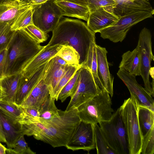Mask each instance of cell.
<instances>
[{
  "instance_id": "484cf974",
  "label": "cell",
  "mask_w": 154,
  "mask_h": 154,
  "mask_svg": "<svg viewBox=\"0 0 154 154\" xmlns=\"http://www.w3.org/2000/svg\"><path fill=\"white\" fill-rule=\"evenodd\" d=\"M138 118L143 137L154 125V112L147 108L138 106Z\"/></svg>"
},
{
  "instance_id": "7c38bea8",
  "label": "cell",
  "mask_w": 154,
  "mask_h": 154,
  "mask_svg": "<svg viewBox=\"0 0 154 154\" xmlns=\"http://www.w3.org/2000/svg\"><path fill=\"white\" fill-rule=\"evenodd\" d=\"M118 76L128 88L138 106L147 108L154 112V100L151 94L137 82L136 76L124 70L119 69Z\"/></svg>"
},
{
  "instance_id": "9a60e30c",
  "label": "cell",
  "mask_w": 154,
  "mask_h": 154,
  "mask_svg": "<svg viewBox=\"0 0 154 154\" xmlns=\"http://www.w3.org/2000/svg\"><path fill=\"white\" fill-rule=\"evenodd\" d=\"M96 51L97 64V74L103 89L105 90L111 97L113 94L114 78L110 72L106 55L108 52L105 48L96 44Z\"/></svg>"
},
{
  "instance_id": "7a4b0ae2",
  "label": "cell",
  "mask_w": 154,
  "mask_h": 154,
  "mask_svg": "<svg viewBox=\"0 0 154 154\" xmlns=\"http://www.w3.org/2000/svg\"><path fill=\"white\" fill-rule=\"evenodd\" d=\"M80 120L76 108L59 109V115L46 124L31 123L29 129L34 137L54 148L65 146Z\"/></svg>"
},
{
  "instance_id": "836d02e7",
  "label": "cell",
  "mask_w": 154,
  "mask_h": 154,
  "mask_svg": "<svg viewBox=\"0 0 154 154\" xmlns=\"http://www.w3.org/2000/svg\"><path fill=\"white\" fill-rule=\"evenodd\" d=\"M15 31L11 29L9 24L0 23V52L7 48Z\"/></svg>"
},
{
  "instance_id": "f1b7e54d",
  "label": "cell",
  "mask_w": 154,
  "mask_h": 154,
  "mask_svg": "<svg viewBox=\"0 0 154 154\" xmlns=\"http://www.w3.org/2000/svg\"><path fill=\"white\" fill-rule=\"evenodd\" d=\"M93 125L95 148L97 154H116L105 138L98 124Z\"/></svg>"
},
{
  "instance_id": "277c9868",
  "label": "cell",
  "mask_w": 154,
  "mask_h": 154,
  "mask_svg": "<svg viewBox=\"0 0 154 154\" xmlns=\"http://www.w3.org/2000/svg\"><path fill=\"white\" fill-rule=\"evenodd\" d=\"M110 96L105 89L83 103L77 109L80 121L94 125L109 120L114 110Z\"/></svg>"
},
{
  "instance_id": "4dcf8cb0",
  "label": "cell",
  "mask_w": 154,
  "mask_h": 154,
  "mask_svg": "<svg viewBox=\"0 0 154 154\" xmlns=\"http://www.w3.org/2000/svg\"><path fill=\"white\" fill-rule=\"evenodd\" d=\"M81 66H80L70 65L51 94L50 97L57 101L58 95L61 90L73 77L77 71Z\"/></svg>"
},
{
  "instance_id": "4316f807",
  "label": "cell",
  "mask_w": 154,
  "mask_h": 154,
  "mask_svg": "<svg viewBox=\"0 0 154 154\" xmlns=\"http://www.w3.org/2000/svg\"><path fill=\"white\" fill-rule=\"evenodd\" d=\"M0 111L15 124L18 123L23 116L22 108L15 103L0 100Z\"/></svg>"
},
{
  "instance_id": "ac0fdd59",
  "label": "cell",
  "mask_w": 154,
  "mask_h": 154,
  "mask_svg": "<svg viewBox=\"0 0 154 154\" xmlns=\"http://www.w3.org/2000/svg\"><path fill=\"white\" fill-rule=\"evenodd\" d=\"M30 6L21 4L16 0L0 5V23H6L11 26L19 16Z\"/></svg>"
},
{
  "instance_id": "bcb514c9",
  "label": "cell",
  "mask_w": 154,
  "mask_h": 154,
  "mask_svg": "<svg viewBox=\"0 0 154 154\" xmlns=\"http://www.w3.org/2000/svg\"><path fill=\"white\" fill-rule=\"evenodd\" d=\"M11 0H0V5L8 3Z\"/></svg>"
},
{
  "instance_id": "3957f363",
  "label": "cell",
  "mask_w": 154,
  "mask_h": 154,
  "mask_svg": "<svg viewBox=\"0 0 154 154\" xmlns=\"http://www.w3.org/2000/svg\"><path fill=\"white\" fill-rule=\"evenodd\" d=\"M45 47L23 29L15 31L7 48L5 76L20 72Z\"/></svg>"
},
{
  "instance_id": "5b68a950",
  "label": "cell",
  "mask_w": 154,
  "mask_h": 154,
  "mask_svg": "<svg viewBox=\"0 0 154 154\" xmlns=\"http://www.w3.org/2000/svg\"><path fill=\"white\" fill-rule=\"evenodd\" d=\"M138 105L132 97L124 100L119 108L127 134L129 154H140L143 136L138 118Z\"/></svg>"
},
{
  "instance_id": "60d3db41",
  "label": "cell",
  "mask_w": 154,
  "mask_h": 154,
  "mask_svg": "<svg viewBox=\"0 0 154 154\" xmlns=\"http://www.w3.org/2000/svg\"><path fill=\"white\" fill-rule=\"evenodd\" d=\"M21 4L27 6L39 5L48 0H16Z\"/></svg>"
},
{
  "instance_id": "e0dca14e",
  "label": "cell",
  "mask_w": 154,
  "mask_h": 154,
  "mask_svg": "<svg viewBox=\"0 0 154 154\" xmlns=\"http://www.w3.org/2000/svg\"><path fill=\"white\" fill-rule=\"evenodd\" d=\"M43 78L20 106L22 108H32L38 109L44 102L50 97L49 88L45 83Z\"/></svg>"
},
{
  "instance_id": "ba28073f",
  "label": "cell",
  "mask_w": 154,
  "mask_h": 154,
  "mask_svg": "<svg viewBox=\"0 0 154 154\" xmlns=\"http://www.w3.org/2000/svg\"><path fill=\"white\" fill-rule=\"evenodd\" d=\"M55 0H48L41 4L32 6L33 24L46 33L52 32L63 17L62 11Z\"/></svg>"
},
{
  "instance_id": "30bf717a",
  "label": "cell",
  "mask_w": 154,
  "mask_h": 154,
  "mask_svg": "<svg viewBox=\"0 0 154 154\" xmlns=\"http://www.w3.org/2000/svg\"><path fill=\"white\" fill-rule=\"evenodd\" d=\"M152 35L150 31L146 27L141 31L139 36L138 44L136 48L141 56V74L145 88L154 97L149 79L151 62L154 57L152 50Z\"/></svg>"
},
{
  "instance_id": "1f68e13d",
  "label": "cell",
  "mask_w": 154,
  "mask_h": 154,
  "mask_svg": "<svg viewBox=\"0 0 154 154\" xmlns=\"http://www.w3.org/2000/svg\"><path fill=\"white\" fill-rule=\"evenodd\" d=\"M32 6H31L22 13L11 26L12 30L23 29L28 26L33 24Z\"/></svg>"
},
{
  "instance_id": "f6af8a7d",
  "label": "cell",
  "mask_w": 154,
  "mask_h": 154,
  "mask_svg": "<svg viewBox=\"0 0 154 154\" xmlns=\"http://www.w3.org/2000/svg\"><path fill=\"white\" fill-rule=\"evenodd\" d=\"M7 148L0 143V154H6Z\"/></svg>"
},
{
  "instance_id": "d6986e66",
  "label": "cell",
  "mask_w": 154,
  "mask_h": 154,
  "mask_svg": "<svg viewBox=\"0 0 154 154\" xmlns=\"http://www.w3.org/2000/svg\"><path fill=\"white\" fill-rule=\"evenodd\" d=\"M114 13L122 16L132 12L142 11H154L149 0H134L127 1H116Z\"/></svg>"
},
{
  "instance_id": "c3c4849f",
  "label": "cell",
  "mask_w": 154,
  "mask_h": 154,
  "mask_svg": "<svg viewBox=\"0 0 154 154\" xmlns=\"http://www.w3.org/2000/svg\"></svg>"
},
{
  "instance_id": "9c48e42d",
  "label": "cell",
  "mask_w": 154,
  "mask_h": 154,
  "mask_svg": "<svg viewBox=\"0 0 154 154\" xmlns=\"http://www.w3.org/2000/svg\"><path fill=\"white\" fill-rule=\"evenodd\" d=\"M101 90L96 84L89 69L85 66H81L77 87L75 93L70 97L66 110L76 108L98 94Z\"/></svg>"
},
{
  "instance_id": "d590c367",
  "label": "cell",
  "mask_w": 154,
  "mask_h": 154,
  "mask_svg": "<svg viewBox=\"0 0 154 154\" xmlns=\"http://www.w3.org/2000/svg\"><path fill=\"white\" fill-rule=\"evenodd\" d=\"M154 153V125L143 137L141 154Z\"/></svg>"
},
{
  "instance_id": "ab89813d",
  "label": "cell",
  "mask_w": 154,
  "mask_h": 154,
  "mask_svg": "<svg viewBox=\"0 0 154 154\" xmlns=\"http://www.w3.org/2000/svg\"><path fill=\"white\" fill-rule=\"evenodd\" d=\"M7 49L0 52V79H2L5 76L8 58Z\"/></svg>"
},
{
  "instance_id": "83f0119b",
  "label": "cell",
  "mask_w": 154,
  "mask_h": 154,
  "mask_svg": "<svg viewBox=\"0 0 154 154\" xmlns=\"http://www.w3.org/2000/svg\"><path fill=\"white\" fill-rule=\"evenodd\" d=\"M96 41L92 42L88 53L87 61L83 66L87 67L90 71L96 85L101 89H103L97 74V64L96 51Z\"/></svg>"
},
{
  "instance_id": "6da1fadb",
  "label": "cell",
  "mask_w": 154,
  "mask_h": 154,
  "mask_svg": "<svg viewBox=\"0 0 154 154\" xmlns=\"http://www.w3.org/2000/svg\"><path fill=\"white\" fill-rule=\"evenodd\" d=\"M95 33L82 21L63 17L55 29L48 46L57 45L72 47L79 56V65L86 63L91 43L95 41Z\"/></svg>"
},
{
  "instance_id": "ffe728a7",
  "label": "cell",
  "mask_w": 154,
  "mask_h": 154,
  "mask_svg": "<svg viewBox=\"0 0 154 154\" xmlns=\"http://www.w3.org/2000/svg\"><path fill=\"white\" fill-rule=\"evenodd\" d=\"M70 65L63 66L58 64L54 57L50 60L49 66L43 78L45 83L49 88L50 95Z\"/></svg>"
},
{
  "instance_id": "e575fe53",
  "label": "cell",
  "mask_w": 154,
  "mask_h": 154,
  "mask_svg": "<svg viewBox=\"0 0 154 154\" xmlns=\"http://www.w3.org/2000/svg\"><path fill=\"white\" fill-rule=\"evenodd\" d=\"M24 135H21L14 143L12 149H7L6 152L8 154H35L28 146Z\"/></svg>"
},
{
  "instance_id": "cb8c5ba5",
  "label": "cell",
  "mask_w": 154,
  "mask_h": 154,
  "mask_svg": "<svg viewBox=\"0 0 154 154\" xmlns=\"http://www.w3.org/2000/svg\"><path fill=\"white\" fill-rule=\"evenodd\" d=\"M23 77L20 72L5 76L2 79V85L5 93L4 98L2 100L15 103L17 89Z\"/></svg>"
},
{
  "instance_id": "f546056e",
  "label": "cell",
  "mask_w": 154,
  "mask_h": 154,
  "mask_svg": "<svg viewBox=\"0 0 154 154\" xmlns=\"http://www.w3.org/2000/svg\"><path fill=\"white\" fill-rule=\"evenodd\" d=\"M80 67L61 90L58 95L57 100H59L63 102L67 97H71L73 94L78 84Z\"/></svg>"
},
{
  "instance_id": "8992f818",
  "label": "cell",
  "mask_w": 154,
  "mask_h": 154,
  "mask_svg": "<svg viewBox=\"0 0 154 154\" xmlns=\"http://www.w3.org/2000/svg\"><path fill=\"white\" fill-rule=\"evenodd\" d=\"M99 124L107 142L116 154H129L127 135L119 108L109 120Z\"/></svg>"
},
{
  "instance_id": "5bb4252c",
  "label": "cell",
  "mask_w": 154,
  "mask_h": 154,
  "mask_svg": "<svg viewBox=\"0 0 154 154\" xmlns=\"http://www.w3.org/2000/svg\"><path fill=\"white\" fill-rule=\"evenodd\" d=\"M50 60L40 66L28 79L23 77L16 93V104L21 105L34 87L44 78L49 66Z\"/></svg>"
},
{
  "instance_id": "52a82bcc",
  "label": "cell",
  "mask_w": 154,
  "mask_h": 154,
  "mask_svg": "<svg viewBox=\"0 0 154 154\" xmlns=\"http://www.w3.org/2000/svg\"><path fill=\"white\" fill-rule=\"evenodd\" d=\"M154 13V11H142L118 16L119 20L114 25L98 32L104 39H108L114 43L121 42L133 26L146 19L152 17Z\"/></svg>"
},
{
  "instance_id": "7dc6e473",
  "label": "cell",
  "mask_w": 154,
  "mask_h": 154,
  "mask_svg": "<svg viewBox=\"0 0 154 154\" xmlns=\"http://www.w3.org/2000/svg\"><path fill=\"white\" fill-rule=\"evenodd\" d=\"M116 1H119V2H123V1H133L134 0H114Z\"/></svg>"
},
{
  "instance_id": "ee69618b",
  "label": "cell",
  "mask_w": 154,
  "mask_h": 154,
  "mask_svg": "<svg viewBox=\"0 0 154 154\" xmlns=\"http://www.w3.org/2000/svg\"><path fill=\"white\" fill-rule=\"evenodd\" d=\"M4 90L2 84V79H0V100H2L5 96Z\"/></svg>"
},
{
  "instance_id": "b9f144b4",
  "label": "cell",
  "mask_w": 154,
  "mask_h": 154,
  "mask_svg": "<svg viewBox=\"0 0 154 154\" xmlns=\"http://www.w3.org/2000/svg\"><path fill=\"white\" fill-rule=\"evenodd\" d=\"M54 58L57 62L61 65L66 66L69 65L66 61L58 56L56 55L54 57Z\"/></svg>"
},
{
  "instance_id": "f35d334b",
  "label": "cell",
  "mask_w": 154,
  "mask_h": 154,
  "mask_svg": "<svg viewBox=\"0 0 154 154\" xmlns=\"http://www.w3.org/2000/svg\"><path fill=\"white\" fill-rule=\"evenodd\" d=\"M89 13L102 7L112 5L115 6L116 3L114 0H85Z\"/></svg>"
},
{
  "instance_id": "7bdbcfd3",
  "label": "cell",
  "mask_w": 154,
  "mask_h": 154,
  "mask_svg": "<svg viewBox=\"0 0 154 154\" xmlns=\"http://www.w3.org/2000/svg\"><path fill=\"white\" fill-rule=\"evenodd\" d=\"M0 141L3 143H6V140L5 137L1 123L0 120Z\"/></svg>"
},
{
  "instance_id": "2e32d148",
  "label": "cell",
  "mask_w": 154,
  "mask_h": 154,
  "mask_svg": "<svg viewBox=\"0 0 154 154\" xmlns=\"http://www.w3.org/2000/svg\"><path fill=\"white\" fill-rule=\"evenodd\" d=\"M63 45L45 46L44 48L23 68L21 73L26 79L29 78L41 65L57 55Z\"/></svg>"
},
{
  "instance_id": "8fae6325",
  "label": "cell",
  "mask_w": 154,
  "mask_h": 154,
  "mask_svg": "<svg viewBox=\"0 0 154 154\" xmlns=\"http://www.w3.org/2000/svg\"><path fill=\"white\" fill-rule=\"evenodd\" d=\"M73 151L83 150L89 152L95 148L93 125L80 121L66 145Z\"/></svg>"
},
{
  "instance_id": "44dd1931",
  "label": "cell",
  "mask_w": 154,
  "mask_h": 154,
  "mask_svg": "<svg viewBox=\"0 0 154 154\" xmlns=\"http://www.w3.org/2000/svg\"><path fill=\"white\" fill-rule=\"evenodd\" d=\"M122 57L119 66L120 69L124 70L135 76L140 75L141 56L136 48L132 51H128L125 52Z\"/></svg>"
},
{
  "instance_id": "4fadbf2b",
  "label": "cell",
  "mask_w": 154,
  "mask_h": 154,
  "mask_svg": "<svg viewBox=\"0 0 154 154\" xmlns=\"http://www.w3.org/2000/svg\"><path fill=\"white\" fill-rule=\"evenodd\" d=\"M115 6L102 7L90 13L86 24L88 27L96 33L114 25L119 19L114 12Z\"/></svg>"
},
{
  "instance_id": "8d00e7d4",
  "label": "cell",
  "mask_w": 154,
  "mask_h": 154,
  "mask_svg": "<svg viewBox=\"0 0 154 154\" xmlns=\"http://www.w3.org/2000/svg\"><path fill=\"white\" fill-rule=\"evenodd\" d=\"M23 29L39 43L46 41L49 36L47 33L42 31L33 24L30 25Z\"/></svg>"
},
{
  "instance_id": "d4e9b609",
  "label": "cell",
  "mask_w": 154,
  "mask_h": 154,
  "mask_svg": "<svg viewBox=\"0 0 154 154\" xmlns=\"http://www.w3.org/2000/svg\"><path fill=\"white\" fill-rule=\"evenodd\" d=\"M55 100L50 96L38 109L40 123L46 124L59 114V109L55 104Z\"/></svg>"
},
{
  "instance_id": "7402d4cb",
  "label": "cell",
  "mask_w": 154,
  "mask_h": 154,
  "mask_svg": "<svg viewBox=\"0 0 154 154\" xmlns=\"http://www.w3.org/2000/svg\"><path fill=\"white\" fill-rule=\"evenodd\" d=\"M61 9L63 16L76 17L87 21L89 11L87 6L79 5L65 0H55Z\"/></svg>"
},
{
  "instance_id": "74e56055",
  "label": "cell",
  "mask_w": 154,
  "mask_h": 154,
  "mask_svg": "<svg viewBox=\"0 0 154 154\" xmlns=\"http://www.w3.org/2000/svg\"><path fill=\"white\" fill-rule=\"evenodd\" d=\"M23 116L19 123L40 122L38 109L32 108H22Z\"/></svg>"
},
{
  "instance_id": "603a6c76",
  "label": "cell",
  "mask_w": 154,
  "mask_h": 154,
  "mask_svg": "<svg viewBox=\"0 0 154 154\" xmlns=\"http://www.w3.org/2000/svg\"><path fill=\"white\" fill-rule=\"evenodd\" d=\"M0 120L6 143L8 148L12 149L15 141L22 135L20 124H15L0 111Z\"/></svg>"
},
{
  "instance_id": "d6a6232c",
  "label": "cell",
  "mask_w": 154,
  "mask_h": 154,
  "mask_svg": "<svg viewBox=\"0 0 154 154\" xmlns=\"http://www.w3.org/2000/svg\"><path fill=\"white\" fill-rule=\"evenodd\" d=\"M57 55L61 57L69 65L81 66L79 65V55L71 46L63 45Z\"/></svg>"
}]
</instances>
